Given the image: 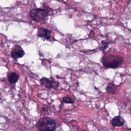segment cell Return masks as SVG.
Instances as JSON below:
<instances>
[{"instance_id": "obj_3", "label": "cell", "mask_w": 131, "mask_h": 131, "mask_svg": "<svg viewBox=\"0 0 131 131\" xmlns=\"http://www.w3.org/2000/svg\"><path fill=\"white\" fill-rule=\"evenodd\" d=\"M29 14L32 20L39 22L47 17L49 11L45 9L33 8L30 10Z\"/></svg>"}, {"instance_id": "obj_1", "label": "cell", "mask_w": 131, "mask_h": 131, "mask_svg": "<svg viewBox=\"0 0 131 131\" xmlns=\"http://www.w3.org/2000/svg\"><path fill=\"white\" fill-rule=\"evenodd\" d=\"M123 58L118 55H105L101 59V62L106 68L115 69L120 66L123 62Z\"/></svg>"}, {"instance_id": "obj_9", "label": "cell", "mask_w": 131, "mask_h": 131, "mask_svg": "<svg viewBox=\"0 0 131 131\" xmlns=\"http://www.w3.org/2000/svg\"><path fill=\"white\" fill-rule=\"evenodd\" d=\"M106 92L107 93L114 94L117 90V86L116 85L114 84L113 83H109L107 86L106 88Z\"/></svg>"}, {"instance_id": "obj_5", "label": "cell", "mask_w": 131, "mask_h": 131, "mask_svg": "<svg viewBox=\"0 0 131 131\" xmlns=\"http://www.w3.org/2000/svg\"><path fill=\"white\" fill-rule=\"evenodd\" d=\"M25 53L23 49L19 46H15L11 51V57L14 59H17L23 57Z\"/></svg>"}, {"instance_id": "obj_8", "label": "cell", "mask_w": 131, "mask_h": 131, "mask_svg": "<svg viewBox=\"0 0 131 131\" xmlns=\"http://www.w3.org/2000/svg\"><path fill=\"white\" fill-rule=\"evenodd\" d=\"M8 80L11 84H15L19 79V75L15 72H11L8 75Z\"/></svg>"}, {"instance_id": "obj_4", "label": "cell", "mask_w": 131, "mask_h": 131, "mask_svg": "<svg viewBox=\"0 0 131 131\" xmlns=\"http://www.w3.org/2000/svg\"><path fill=\"white\" fill-rule=\"evenodd\" d=\"M40 85L45 87L48 89H57L59 85L58 81H56L54 78H50L43 77L40 79Z\"/></svg>"}, {"instance_id": "obj_10", "label": "cell", "mask_w": 131, "mask_h": 131, "mask_svg": "<svg viewBox=\"0 0 131 131\" xmlns=\"http://www.w3.org/2000/svg\"><path fill=\"white\" fill-rule=\"evenodd\" d=\"M62 101L63 102L66 103H70V104H73L75 102V100L70 96H68V95L63 96L62 98Z\"/></svg>"}, {"instance_id": "obj_2", "label": "cell", "mask_w": 131, "mask_h": 131, "mask_svg": "<svg viewBox=\"0 0 131 131\" xmlns=\"http://www.w3.org/2000/svg\"><path fill=\"white\" fill-rule=\"evenodd\" d=\"M36 126L40 131H54L56 127V122L52 118L42 117L38 120Z\"/></svg>"}, {"instance_id": "obj_11", "label": "cell", "mask_w": 131, "mask_h": 131, "mask_svg": "<svg viewBox=\"0 0 131 131\" xmlns=\"http://www.w3.org/2000/svg\"><path fill=\"white\" fill-rule=\"evenodd\" d=\"M108 47V43L104 41H102V47H101V49L102 50H105L107 47Z\"/></svg>"}, {"instance_id": "obj_7", "label": "cell", "mask_w": 131, "mask_h": 131, "mask_svg": "<svg viewBox=\"0 0 131 131\" xmlns=\"http://www.w3.org/2000/svg\"><path fill=\"white\" fill-rule=\"evenodd\" d=\"M125 122V120L120 115L115 116L111 120L112 125L115 127L121 126L124 124Z\"/></svg>"}, {"instance_id": "obj_6", "label": "cell", "mask_w": 131, "mask_h": 131, "mask_svg": "<svg viewBox=\"0 0 131 131\" xmlns=\"http://www.w3.org/2000/svg\"><path fill=\"white\" fill-rule=\"evenodd\" d=\"M51 31L45 28H40L38 30L37 36L46 40H49L51 37Z\"/></svg>"}]
</instances>
